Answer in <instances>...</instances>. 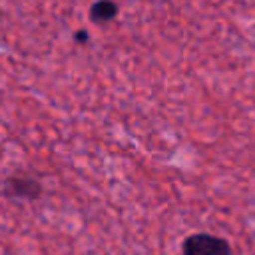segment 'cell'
Segmentation results:
<instances>
[{
	"instance_id": "obj_1",
	"label": "cell",
	"mask_w": 255,
	"mask_h": 255,
	"mask_svg": "<svg viewBox=\"0 0 255 255\" xmlns=\"http://www.w3.org/2000/svg\"><path fill=\"white\" fill-rule=\"evenodd\" d=\"M183 255H233L227 239L213 233H191L181 243Z\"/></svg>"
},
{
	"instance_id": "obj_2",
	"label": "cell",
	"mask_w": 255,
	"mask_h": 255,
	"mask_svg": "<svg viewBox=\"0 0 255 255\" xmlns=\"http://www.w3.org/2000/svg\"><path fill=\"white\" fill-rule=\"evenodd\" d=\"M4 193L12 199H24L32 201L42 195V183L26 173H14L4 181Z\"/></svg>"
},
{
	"instance_id": "obj_3",
	"label": "cell",
	"mask_w": 255,
	"mask_h": 255,
	"mask_svg": "<svg viewBox=\"0 0 255 255\" xmlns=\"http://www.w3.org/2000/svg\"><path fill=\"white\" fill-rule=\"evenodd\" d=\"M118 16V4L114 0H98L96 4H92L90 8V18L96 24H104L110 22Z\"/></svg>"
},
{
	"instance_id": "obj_4",
	"label": "cell",
	"mask_w": 255,
	"mask_h": 255,
	"mask_svg": "<svg viewBox=\"0 0 255 255\" xmlns=\"http://www.w3.org/2000/svg\"><path fill=\"white\" fill-rule=\"evenodd\" d=\"M76 38H78V42H86V38H88V34H86L84 30H82V32H78V34H76Z\"/></svg>"
}]
</instances>
